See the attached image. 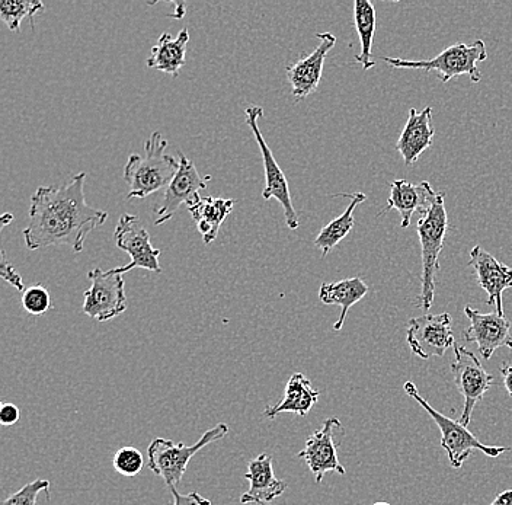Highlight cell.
<instances>
[{
    "label": "cell",
    "instance_id": "10",
    "mask_svg": "<svg viewBox=\"0 0 512 505\" xmlns=\"http://www.w3.org/2000/svg\"><path fill=\"white\" fill-rule=\"evenodd\" d=\"M115 245L130 255V264L124 267L111 268L115 274L128 273L134 268L160 273L159 257L160 249L153 248L149 232L133 214H123L115 226Z\"/></svg>",
    "mask_w": 512,
    "mask_h": 505
},
{
    "label": "cell",
    "instance_id": "5",
    "mask_svg": "<svg viewBox=\"0 0 512 505\" xmlns=\"http://www.w3.org/2000/svg\"><path fill=\"white\" fill-rule=\"evenodd\" d=\"M229 434V425L219 424L206 431L197 443L187 446L168 439H156L147 447L150 471L166 482L169 488L176 487L184 478L192 457L208 444L216 443Z\"/></svg>",
    "mask_w": 512,
    "mask_h": 505
},
{
    "label": "cell",
    "instance_id": "11",
    "mask_svg": "<svg viewBox=\"0 0 512 505\" xmlns=\"http://www.w3.org/2000/svg\"><path fill=\"white\" fill-rule=\"evenodd\" d=\"M406 341L412 353L419 359L444 357V354L456 345L451 328V316L448 313H428L419 318H412L406 331Z\"/></svg>",
    "mask_w": 512,
    "mask_h": 505
},
{
    "label": "cell",
    "instance_id": "8",
    "mask_svg": "<svg viewBox=\"0 0 512 505\" xmlns=\"http://www.w3.org/2000/svg\"><path fill=\"white\" fill-rule=\"evenodd\" d=\"M88 278L91 280V289L86 290L82 306L86 316L105 322L126 312V283L121 274L95 268L89 271Z\"/></svg>",
    "mask_w": 512,
    "mask_h": 505
},
{
    "label": "cell",
    "instance_id": "9",
    "mask_svg": "<svg viewBox=\"0 0 512 505\" xmlns=\"http://www.w3.org/2000/svg\"><path fill=\"white\" fill-rule=\"evenodd\" d=\"M454 363L451 364L454 383L457 391L462 393L464 399L463 414L460 423L469 427L472 420L473 409L482 401L485 393L491 389L494 377L486 372L475 353L462 345H454Z\"/></svg>",
    "mask_w": 512,
    "mask_h": 505
},
{
    "label": "cell",
    "instance_id": "35",
    "mask_svg": "<svg viewBox=\"0 0 512 505\" xmlns=\"http://www.w3.org/2000/svg\"><path fill=\"white\" fill-rule=\"evenodd\" d=\"M15 216L12 213H5L2 216V230L5 229V226L11 225L12 222H14Z\"/></svg>",
    "mask_w": 512,
    "mask_h": 505
},
{
    "label": "cell",
    "instance_id": "31",
    "mask_svg": "<svg viewBox=\"0 0 512 505\" xmlns=\"http://www.w3.org/2000/svg\"><path fill=\"white\" fill-rule=\"evenodd\" d=\"M174 497L172 505H211V501L204 498L198 492H190V494H179L175 487L169 488Z\"/></svg>",
    "mask_w": 512,
    "mask_h": 505
},
{
    "label": "cell",
    "instance_id": "24",
    "mask_svg": "<svg viewBox=\"0 0 512 505\" xmlns=\"http://www.w3.org/2000/svg\"><path fill=\"white\" fill-rule=\"evenodd\" d=\"M339 197L351 198L350 204H348L345 212L341 216L329 222L325 228L320 230L319 235L316 236L315 246L322 252V257H326L332 249L335 248L342 239L347 238L350 235L352 229H354V212L357 206L367 200V196L364 193L354 194H336Z\"/></svg>",
    "mask_w": 512,
    "mask_h": 505
},
{
    "label": "cell",
    "instance_id": "16",
    "mask_svg": "<svg viewBox=\"0 0 512 505\" xmlns=\"http://www.w3.org/2000/svg\"><path fill=\"white\" fill-rule=\"evenodd\" d=\"M469 257L479 287L488 294L489 305L495 306L498 315L505 316L502 294L512 287V268L496 260L480 245L473 246Z\"/></svg>",
    "mask_w": 512,
    "mask_h": 505
},
{
    "label": "cell",
    "instance_id": "26",
    "mask_svg": "<svg viewBox=\"0 0 512 505\" xmlns=\"http://www.w3.org/2000/svg\"><path fill=\"white\" fill-rule=\"evenodd\" d=\"M43 9L40 0H0V18L11 31H18L24 18L32 22V17Z\"/></svg>",
    "mask_w": 512,
    "mask_h": 505
},
{
    "label": "cell",
    "instance_id": "30",
    "mask_svg": "<svg viewBox=\"0 0 512 505\" xmlns=\"http://www.w3.org/2000/svg\"><path fill=\"white\" fill-rule=\"evenodd\" d=\"M0 254H2V257H0V276H2L6 283L15 287L18 292L24 293L25 289H27L24 284V278L21 277V274L16 273L12 264H9L8 257H6V252L3 249Z\"/></svg>",
    "mask_w": 512,
    "mask_h": 505
},
{
    "label": "cell",
    "instance_id": "4",
    "mask_svg": "<svg viewBox=\"0 0 512 505\" xmlns=\"http://www.w3.org/2000/svg\"><path fill=\"white\" fill-rule=\"evenodd\" d=\"M382 59L387 65L399 67V69L435 72L437 78L444 83L462 75L469 76L473 83H479L482 81V73L478 69V63L488 59V51L482 40H476L472 44H453L430 60L395 59V57H382Z\"/></svg>",
    "mask_w": 512,
    "mask_h": 505
},
{
    "label": "cell",
    "instance_id": "22",
    "mask_svg": "<svg viewBox=\"0 0 512 505\" xmlns=\"http://www.w3.org/2000/svg\"><path fill=\"white\" fill-rule=\"evenodd\" d=\"M188 41H190L188 28L179 31L176 38H172L169 33H163L158 43L152 47V54L146 62L147 67L178 78L179 70L185 65Z\"/></svg>",
    "mask_w": 512,
    "mask_h": 505
},
{
    "label": "cell",
    "instance_id": "14",
    "mask_svg": "<svg viewBox=\"0 0 512 505\" xmlns=\"http://www.w3.org/2000/svg\"><path fill=\"white\" fill-rule=\"evenodd\" d=\"M464 315L469 319V329L463 332L464 340L478 345L483 359L489 360L498 348L512 350L511 322L498 313H482L466 306Z\"/></svg>",
    "mask_w": 512,
    "mask_h": 505
},
{
    "label": "cell",
    "instance_id": "3",
    "mask_svg": "<svg viewBox=\"0 0 512 505\" xmlns=\"http://www.w3.org/2000/svg\"><path fill=\"white\" fill-rule=\"evenodd\" d=\"M416 230H418L422 254L421 294L416 303L418 308L430 310L434 303L435 277L440 270L438 258L444 249L448 230L446 193L440 191L437 194L430 209L419 219Z\"/></svg>",
    "mask_w": 512,
    "mask_h": 505
},
{
    "label": "cell",
    "instance_id": "32",
    "mask_svg": "<svg viewBox=\"0 0 512 505\" xmlns=\"http://www.w3.org/2000/svg\"><path fill=\"white\" fill-rule=\"evenodd\" d=\"M19 408L16 407L15 404H8V402H3L0 405V424L3 427H11V425H15L19 421Z\"/></svg>",
    "mask_w": 512,
    "mask_h": 505
},
{
    "label": "cell",
    "instance_id": "12",
    "mask_svg": "<svg viewBox=\"0 0 512 505\" xmlns=\"http://www.w3.org/2000/svg\"><path fill=\"white\" fill-rule=\"evenodd\" d=\"M208 181H211V177H201L191 159L179 152V171L166 188L162 204L156 207L155 225L160 226L171 220L182 204L194 206L201 198L200 191L206 190Z\"/></svg>",
    "mask_w": 512,
    "mask_h": 505
},
{
    "label": "cell",
    "instance_id": "21",
    "mask_svg": "<svg viewBox=\"0 0 512 505\" xmlns=\"http://www.w3.org/2000/svg\"><path fill=\"white\" fill-rule=\"evenodd\" d=\"M236 201L230 198L201 197L194 206L188 207L198 232L206 245L216 241L226 217L232 213Z\"/></svg>",
    "mask_w": 512,
    "mask_h": 505
},
{
    "label": "cell",
    "instance_id": "29",
    "mask_svg": "<svg viewBox=\"0 0 512 505\" xmlns=\"http://www.w3.org/2000/svg\"><path fill=\"white\" fill-rule=\"evenodd\" d=\"M40 492H46L47 495L50 492V482L47 479H37V481L24 485L18 492L6 498L2 505H37Z\"/></svg>",
    "mask_w": 512,
    "mask_h": 505
},
{
    "label": "cell",
    "instance_id": "20",
    "mask_svg": "<svg viewBox=\"0 0 512 505\" xmlns=\"http://www.w3.org/2000/svg\"><path fill=\"white\" fill-rule=\"evenodd\" d=\"M319 391L312 386V382L302 373H294L288 379L286 391H284L283 401L277 405H268L265 408L264 415L270 420H274L283 412H291V414L306 417L312 408L318 404Z\"/></svg>",
    "mask_w": 512,
    "mask_h": 505
},
{
    "label": "cell",
    "instance_id": "36",
    "mask_svg": "<svg viewBox=\"0 0 512 505\" xmlns=\"http://www.w3.org/2000/svg\"><path fill=\"white\" fill-rule=\"evenodd\" d=\"M373 505H390L389 503H384V501H380V503H376V504H373Z\"/></svg>",
    "mask_w": 512,
    "mask_h": 505
},
{
    "label": "cell",
    "instance_id": "6",
    "mask_svg": "<svg viewBox=\"0 0 512 505\" xmlns=\"http://www.w3.org/2000/svg\"><path fill=\"white\" fill-rule=\"evenodd\" d=\"M405 392L430 414L434 423L440 428L441 446L446 450L448 460H450L454 469L462 468L463 463L466 462L467 457L470 456L473 450H480L489 457H498L502 453L510 452V447L486 446V444L480 443L460 421L451 420V418L438 412L437 409L432 408L422 398L414 382L405 383Z\"/></svg>",
    "mask_w": 512,
    "mask_h": 505
},
{
    "label": "cell",
    "instance_id": "33",
    "mask_svg": "<svg viewBox=\"0 0 512 505\" xmlns=\"http://www.w3.org/2000/svg\"><path fill=\"white\" fill-rule=\"evenodd\" d=\"M502 380H504L505 389L512 398V364H505L501 369Z\"/></svg>",
    "mask_w": 512,
    "mask_h": 505
},
{
    "label": "cell",
    "instance_id": "15",
    "mask_svg": "<svg viewBox=\"0 0 512 505\" xmlns=\"http://www.w3.org/2000/svg\"><path fill=\"white\" fill-rule=\"evenodd\" d=\"M316 37L319 38V46L312 53L300 57L297 62L286 67L287 79L296 102L303 101L319 88L326 57L336 44L334 34L319 33Z\"/></svg>",
    "mask_w": 512,
    "mask_h": 505
},
{
    "label": "cell",
    "instance_id": "13",
    "mask_svg": "<svg viewBox=\"0 0 512 505\" xmlns=\"http://www.w3.org/2000/svg\"><path fill=\"white\" fill-rule=\"evenodd\" d=\"M342 431V424L338 418H328L322 428L316 430L306 441V446L299 457H302L310 472L315 476L316 484L322 482L323 476L328 472H338L345 475V468L338 459V443L336 434Z\"/></svg>",
    "mask_w": 512,
    "mask_h": 505
},
{
    "label": "cell",
    "instance_id": "1",
    "mask_svg": "<svg viewBox=\"0 0 512 505\" xmlns=\"http://www.w3.org/2000/svg\"><path fill=\"white\" fill-rule=\"evenodd\" d=\"M85 172L62 185H41L31 197L30 225L24 241L30 251L53 245H69L82 252L89 233L104 225L108 213L85 200Z\"/></svg>",
    "mask_w": 512,
    "mask_h": 505
},
{
    "label": "cell",
    "instance_id": "17",
    "mask_svg": "<svg viewBox=\"0 0 512 505\" xmlns=\"http://www.w3.org/2000/svg\"><path fill=\"white\" fill-rule=\"evenodd\" d=\"M438 193L432 190L428 181L412 184L406 180H396L390 184V196L387 198V206L379 216L390 210H396L400 214V226L409 228L412 216L415 213L424 214L434 203Z\"/></svg>",
    "mask_w": 512,
    "mask_h": 505
},
{
    "label": "cell",
    "instance_id": "2",
    "mask_svg": "<svg viewBox=\"0 0 512 505\" xmlns=\"http://www.w3.org/2000/svg\"><path fill=\"white\" fill-rule=\"evenodd\" d=\"M168 142L159 131L144 142V155L133 153L124 166V180L131 198H146L156 191L168 188L179 171V161L166 153Z\"/></svg>",
    "mask_w": 512,
    "mask_h": 505
},
{
    "label": "cell",
    "instance_id": "7",
    "mask_svg": "<svg viewBox=\"0 0 512 505\" xmlns=\"http://www.w3.org/2000/svg\"><path fill=\"white\" fill-rule=\"evenodd\" d=\"M245 114L246 124L254 133L256 143H258L259 149H261L262 162H264L265 187L264 191H262V198L265 201L275 198L280 203V206L283 207L287 228L291 230L299 229V216H297L296 210H294L286 175H284L283 169L280 168L278 162L275 161L270 146L267 145L261 130H259L258 121L264 115V110L261 107H256V105H251V107L246 108Z\"/></svg>",
    "mask_w": 512,
    "mask_h": 505
},
{
    "label": "cell",
    "instance_id": "25",
    "mask_svg": "<svg viewBox=\"0 0 512 505\" xmlns=\"http://www.w3.org/2000/svg\"><path fill=\"white\" fill-rule=\"evenodd\" d=\"M355 30L361 43V53L355 57V62L360 63L364 70H370L376 66L373 59V40L376 33V9L370 0H355L354 2Z\"/></svg>",
    "mask_w": 512,
    "mask_h": 505
},
{
    "label": "cell",
    "instance_id": "19",
    "mask_svg": "<svg viewBox=\"0 0 512 505\" xmlns=\"http://www.w3.org/2000/svg\"><path fill=\"white\" fill-rule=\"evenodd\" d=\"M435 129L432 126V108L425 107L422 111L415 108L409 110L408 121L400 133L396 150L402 155L405 165H412L419 156L431 147Z\"/></svg>",
    "mask_w": 512,
    "mask_h": 505
},
{
    "label": "cell",
    "instance_id": "18",
    "mask_svg": "<svg viewBox=\"0 0 512 505\" xmlns=\"http://www.w3.org/2000/svg\"><path fill=\"white\" fill-rule=\"evenodd\" d=\"M245 479L249 481L251 487L240 497L242 504L267 505L274 503L286 492L288 487L286 481L275 476L272 456L267 453H262L249 462Z\"/></svg>",
    "mask_w": 512,
    "mask_h": 505
},
{
    "label": "cell",
    "instance_id": "27",
    "mask_svg": "<svg viewBox=\"0 0 512 505\" xmlns=\"http://www.w3.org/2000/svg\"><path fill=\"white\" fill-rule=\"evenodd\" d=\"M112 466H114L115 472L120 473V475L134 478L143 471L144 457L136 447H121L115 452Z\"/></svg>",
    "mask_w": 512,
    "mask_h": 505
},
{
    "label": "cell",
    "instance_id": "34",
    "mask_svg": "<svg viewBox=\"0 0 512 505\" xmlns=\"http://www.w3.org/2000/svg\"><path fill=\"white\" fill-rule=\"evenodd\" d=\"M491 505H512V489L499 494Z\"/></svg>",
    "mask_w": 512,
    "mask_h": 505
},
{
    "label": "cell",
    "instance_id": "28",
    "mask_svg": "<svg viewBox=\"0 0 512 505\" xmlns=\"http://www.w3.org/2000/svg\"><path fill=\"white\" fill-rule=\"evenodd\" d=\"M22 308L27 310L30 315L43 316L51 309V297L46 287L41 284H35L25 289L22 293Z\"/></svg>",
    "mask_w": 512,
    "mask_h": 505
},
{
    "label": "cell",
    "instance_id": "23",
    "mask_svg": "<svg viewBox=\"0 0 512 505\" xmlns=\"http://www.w3.org/2000/svg\"><path fill=\"white\" fill-rule=\"evenodd\" d=\"M368 286L363 278H345L335 283H323L319 290V299L323 305H334L341 308V316L335 322V331H341L347 319L348 310L357 305L367 296Z\"/></svg>",
    "mask_w": 512,
    "mask_h": 505
}]
</instances>
